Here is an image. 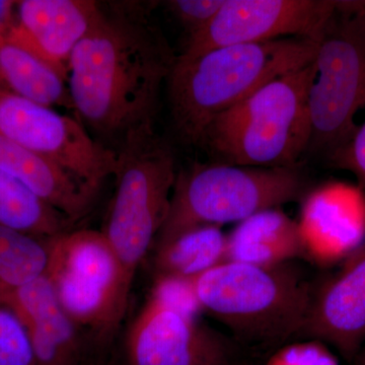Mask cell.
<instances>
[{
	"label": "cell",
	"mask_w": 365,
	"mask_h": 365,
	"mask_svg": "<svg viewBox=\"0 0 365 365\" xmlns=\"http://www.w3.org/2000/svg\"><path fill=\"white\" fill-rule=\"evenodd\" d=\"M48 261V240L0 225V300L45 275Z\"/></svg>",
	"instance_id": "20"
},
{
	"label": "cell",
	"mask_w": 365,
	"mask_h": 365,
	"mask_svg": "<svg viewBox=\"0 0 365 365\" xmlns=\"http://www.w3.org/2000/svg\"><path fill=\"white\" fill-rule=\"evenodd\" d=\"M335 0H225L203 31L187 40L178 57L190 59L227 46L283 39L319 40Z\"/></svg>",
	"instance_id": "11"
},
{
	"label": "cell",
	"mask_w": 365,
	"mask_h": 365,
	"mask_svg": "<svg viewBox=\"0 0 365 365\" xmlns=\"http://www.w3.org/2000/svg\"><path fill=\"white\" fill-rule=\"evenodd\" d=\"M307 189L309 182L300 165L254 168L218 162L194 163L177 172L169 213L153 249L192 228L222 227L261 211L280 208L304 198Z\"/></svg>",
	"instance_id": "6"
},
{
	"label": "cell",
	"mask_w": 365,
	"mask_h": 365,
	"mask_svg": "<svg viewBox=\"0 0 365 365\" xmlns=\"http://www.w3.org/2000/svg\"><path fill=\"white\" fill-rule=\"evenodd\" d=\"M202 313L241 347L271 349L302 335L314 281L294 262L257 266L225 261L191 280Z\"/></svg>",
	"instance_id": "3"
},
{
	"label": "cell",
	"mask_w": 365,
	"mask_h": 365,
	"mask_svg": "<svg viewBox=\"0 0 365 365\" xmlns=\"http://www.w3.org/2000/svg\"><path fill=\"white\" fill-rule=\"evenodd\" d=\"M0 93L47 107L72 108L67 76L0 35Z\"/></svg>",
	"instance_id": "17"
},
{
	"label": "cell",
	"mask_w": 365,
	"mask_h": 365,
	"mask_svg": "<svg viewBox=\"0 0 365 365\" xmlns=\"http://www.w3.org/2000/svg\"><path fill=\"white\" fill-rule=\"evenodd\" d=\"M45 276L57 299L85 334L93 365L105 359L126 314L122 275L102 232L71 230L48 240Z\"/></svg>",
	"instance_id": "7"
},
{
	"label": "cell",
	"mask_w": 365,
	"mask_h": 365,
	"mask_svg": "<svg viewBox=\"0 0 365 365\" xmlns=\"http://www.w3.org/2000/svg\"><path fill=\"white\" fill-rule=\"evenodd\" d=\"M314 63L262 86L216 116L198 145L213 162L254 168H292L309 150L312 124L309 88Z\"/></svg>",
	"instance_id": "4"
},
{
	"label": "cell",
	"mask_w": 365,
	"mask_h": 365,
	"mask_svg": "<svg viewBox=\"0 0 365 365\" xmlns=\"http://www.w3.org/2000/svg\"><path fill=\"white\" fill-rule=\"evenodd\" d=\"M225 0H170L165 2L189 38L200 33L212 21Z\"/></svg>",
	"instance_id": "22"
},
{
	"label": "cell",
	"mask_w": 365,
	"mask_h": 365,
	"mask_svg": "<svg viewBox=\"0 0 365 365\" xmlns=\"http://www.w3.org/2000/svg\"><path fill=\"white\" fill-rule=\"evenodd\" d=\"M153 2L110 1L72 52L67 86L79 121L116 150L155 129L163 83L178 55L153 21Z\"/></svg>",
	"instance_id": "1"
},
{
	"label": "cell",
	"mask_w": 365,
	"mask_h": 365,
	"mask_svg": "<svg viewBox=\"0 0 365 365\" xmlns=\"http://www.w3.org/2000/svg\"><path fill=\"white\" fill-rule=\"evenodd\" d=\"M327 158L334 168L351 173L359 186L365 189V122L344 145Z\"/></svg>",
	"instance_id": "23"
},
{
	"label": "cell",
	"mask_w": 365,
	"mask_h": 365,
	"mask_svg": "<svg viewBox=\"0 0 365 365\" xmlns=\"http://www.w3.org/2000/svg\"><path fill=\"white\" fill-rule=\"evenodd\" d=\"M16 23L6 37L67 76L69 58L101 13L93 0L16 1Z\"/></svg>",
	"instance_id": "14"
},
{
	"label": "cell",
	"mask_w": 365,
	"mask_h": 365,
	"mask_svg": "<svg viewBox=\"0 0 365 365\" xmlns=\"http://www.w3.org/2000/svg\"><path fill=\"white\" fill-rule=\"evenodd\" d=\"M302 257L299 223L280 208L250 216L227 234V261L277 266Z\"/></svg>",
	"instance_id": "16"
},
{
	"label": "cell",
	"mask_w": 365,
	"mask_h": 365,
	"mask_svg": "<svg viewBox=\"0 0 365 365\" xmlns=\"http://www.w3.org/2000/svg\"><path fill=\"white\" fill-rule=\"evenodd\" d=\"M318 40L283 38L177 56L167 79L170 120L185 144L198 145L216 116L273 79L313 63Z\"/></svg>",
	"instance_id": "2"
},
{
	"label": "cell",
	"mask_w": 365,
	"mask_h": 365,
	"mask_svg": "<svg viewBox=\"0 0 365 365\" xmlns=\"http://www.w3.org/2000/svg\"><path fill=\"white\" fill-rule=\"evenodd\" d=\"M302 339L332 346L352 364L365 344V240L323 279L314 281Z\"/></svg>",
	"instance_id": "12"
},
{
	"label": "cell",
	"mask_w": 365,
	"mask_h": 365,
	"mask_svg": "<svg viewBox=\"0 0 365 365\" xmlns=\"http://www.w3.org/2000/svg\"><path fill=\"white\" fill-rule=\"evenodd\" d=\"M0 135L56 163L96 195L116 170V151L79 120L26 98L0 93Z\"/></svg>",
	"instance_id": "10"
},
{
	"label": "cell",
	"mask_w": 365,
	"mask_h": 365,
	"mask_svg": "<svg viewBox=\"0 0 365 365\" xmlns=\"http://www.w3.org/2000/svg\"><path fill=\"white\" fill-rule=\"evenodd\" d=\"M0 170L20 181L73 223L90 213L97 195L56 163L0 135Z\"/></svg>",
	"instance_id": "15"
},
{
	"label": "cell",
	"mask_w": 365,
	"mask_h": 365,
	"mask_svg": "<svg viewBox=\"0 0 365 365\" xmlns=\"http://www.w3.org/2000/svg\"><path fill=\"white\" fill-rule=\"evenodd\" d=\"M0 304L25 327L36 365H93L85 334L64 311L45 275L7 294Z\"/></svg>",
	"instance_id": "13"
},
{
	"label": "cell",
	"mask_w": 365,
	"mask_h": 365,
	"mask_svg": "<svg viewBox=\"0 0 365 365\" xmlns=\"http://www.w3.org/2000/svg\"><path fill=\"white\" fill-rule=\"evenodd\" d=\"M14 7H16V1L0 0V35L6 36L16 25Z\"/></svg>",
	"instance_id": "24"
},
{
	"label": "cell",
	"mask_w": 365,
	"mask_h": 365,
	"mask_svg": "<svg viewBox=\"0 0 365 365\" xmlns=\"http://www.w3.org/2000/svg\"><path fill=\"white\" fill-rule=\"evenodd\" d=\"M0 365H36L25 327L4 304H0Z\"/></svg>",
	"instance_id": "21"
},
{
	"label": "cell",
	"mask_w": 365,
	"mask_h": 365,
	"mask_svg": "<svg viewBox=\"0 0 365 365\" xmlns=\"http://www.w3.org/2000/svg\"><path fill=\"white\" fill-rule=\"evenodd\" d=\"M200 314L190 281L155 280L125 333L122 365H239L242 347Z\"/></svg>",
	"instance_id": "9"
},
{
	"label": "cell",
	"mask_w": 365,
	"mask_h": 365,
	"mask_svg": "<svg viewBox=\"0 0 365 365\" xmlns=\"http://www.w3.org/2000/svg\"><path fill=\"white\" fill-rule=\"evenodd\" d=\"M0 225L42 240L58 237L73 225L66 215L2 170Z\"/></svg>",
	"instance_id": "19"
},
{
	"label": "cell",
	"mask_w": 365,
	"mask_h": 365,
	"mask_svg": "<svg viewBox=\"0 0 365 365\" xmlns=\"http://www.w3.org/2000/svg\"><path fill=\"white\" fill-rule=\"evenodd\" d=\"M309 93V151L330 155L357 130L365 107V1H338L318 40Z\"/></svg>",
	"instance_id": "8"
},
{
	"label": "cell",
	"mask_w": 365,
	"mask_h": 365,
	"mask_svg": "<svg viewBox=\"0 0 365 365\" xmlns=\"http://www.w3.org/2000/svg\"><path fill=\"white\" fill-rule=\"evenodd\" d=\"M151 255L155 280H192L227 261V234L217 225L192 228Z\"/></svg>",
	"instance_id": "18"
},
{
	"label": "cell",
	"mask_w": 365,
	"mask_h": 365,
	"mask_svg": "<svg viewBox=\"0 0 365 365\" xmlns=\"http://www.w3.org/2000/svg\"><path fill=\"white\" fill-rule=\"evenodd\" d=\"M114 195L101 230L116 256L125 299L169 213L176 181L174 153L155 129L135 132L117 148Z\"/></svg>",
	"instance_id": "5"
},
{
	"label": "cell",
	"mask_w": 365,
	"mask_h": 365,
	"mask_svg": "<svg viewBox=\"0 0 365 365\" xmlns=\"http://www.w3.org/2000/svg\"><path fill=\"white\" fill-rule=\"evenodd\" d=\"M352 365H365V344L352 361Z\"/></svg>",
	"instance_id": "25"
}]
</instances>
